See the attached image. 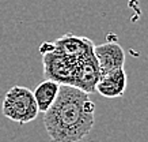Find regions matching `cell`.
I'll use <instances>...</instances> for the list:
<instances>
[{"label":"cell","mask_w":148,"mask_h":142,"mask_svg":"<svg viewBox=\"0 0 148 142\" xmlns=\"http://www.w3.org/2000/svg\"><path fill=\"white\" fill-rule=\"evenodd\" d=\"M54 46H56V51H58L60 53L77 62L80 57L92 51L94 42L87 37L76 36L73 33H67L54 41Z\"/></svg>","instance_id":"52a82bcc"},{"label":"cell","mask_w":148,"mask_h":142,"mask_svg":"<svg viewBox=\"0 0 148 142\" xmlns=\"http://www.w3.org/2000/svg\"><path fill=\"white\" fill-rule=\"evenodd\" d=\"M95 104L72 85H60L49 109L44 112L46 133L54 142H79L94 126Z\"/></svg>","instance_id":"6da1fadb"},{"label":"cell","mask_w":148,"mask_h":142,"mask_svg":"<svg viewBox=\"0 0 148 142\" xmlns=\"http://www.w3.org/2000/svg\"><path fill=\"white\" fill-rule=\"evenodd\" d=\"M58 87H60V83L54 82L52 79H45L34 89L33 94H34V100L40 112L44 114L49 109V107L53 104V101L57 97Z\"/></svg>","instance_id":"ba28073f"},{"label":"cell","mask_w":148,"mask_h":142,"mask_svg":"<svg viewBox=\"0 0 148 142\" xmlns=\"http://www.w3.org/2000/svg\"><path fill=\"white\" fill-rule=\"evenodd\" d=\"M126 82L128 78L124 67L112 70L99 75L98 82L95 85V93H99L106 98H120L125 93Z\"/></svg>","instance_id":"5b68a950"},{"label":"cell","mask_w":148,"mask_h":142,"mask_svg":"<svg viewBox=\"0 0 148 142\" xmlns=\"http://www.w3.org/2000/svg\"><path fill=\"white\" fill-rule=\"evenodd\" d=\"M44 64V75L46 79H52L60 85H71L73 71H75V60L69 59L58 51L42 55Z\"/></svg>","instance_id":"3957f363"},{"label":"cell","mask_w":148,"mask_h":142,"mask_svg":"<svg viewBox=\"0 0 148 142\" xmlns=\"http://www.w3.org/2000/svg\"><path fill=\"white\" fill-rule=\"evenodd\" d=\"M92 51L98 62L101 74L124 67L125 52L120 44L117 42H105V44H98V45L94 44Z\"/></svg>","instance_id":"8992f818"},{"label":"cell","mask_w":148,"mask_h":142,"mask_svg":"<svg viewBox=\"0 0 148 142\" xmlns=\"http://www.w3.org/2000/svg\"><path fill=\"white\" fill-rule=\"evenodd\" d=\"M56 51V46H54V41H45L42 42L40 46V53L41 55H45V53H50V52H53Z\"/></svg>","instance_id":"9c48e42d"},{"label":"cell","mask_w":148,"mask_h":142,"mask_svg":"<svg viewBox=\"0 0 148 142\" xmlns=\"http://www.w3.org/2000/svg\"><path fill=\"white\" fill-rule=\"evenodd\" d=\"M99 75L101 71L98 62L94 55V51H91L76 62L71 85L86 92L87 94H91L95 93V85L98 82Z\"/></svg>","instance_id":"277c9868"},{"label":"cell","mask_w":148,"mask_h":142,"mask_svg":"<svg viewBox=\"0 0 148 142\" xmlns=\"http://www.w3.org/2000/svg\"><path fill=\"white\" fill-rule=\"evenodd\" d=\"M1 112L7 119L25 124L34 120L40 111L34 100V94L29 87L12 86L5 93L1 104Z\"/></svg>","instance_id":"7a4b0ae2"}]
</instances>
